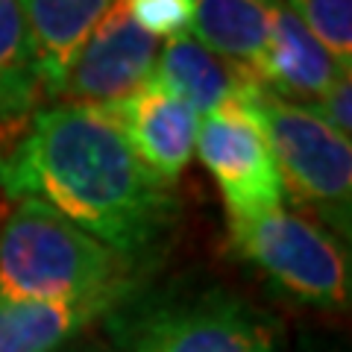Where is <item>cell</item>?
<instances>
[{"instance_id": "obj_1", "label": "cell", "mask_w": 352, "mask_h": 352, "mask_svg": "<svg viewBox=\"0 0 352 352\" xmlns=\"http://www.w3.org/2000/svg\"><path fill=\"white\" fill-rule=\"evenodd\" d=\"M0 185L9 197L53 208L132 267L153 261L176 220L173 191L97 109L59 103L32 112L3 159Z\"/></svg>"}, {"instance_id": "obj_2", "label": "cell", "mask_w": 352, "mask_h": 352, "mask_svg": "<svg viewBox=\"0 0 352 352\" xmlns=\"http://www.w3.org/2000/svg\"><path fill=\"white\" fill-rule=\"evenodd\" d=\"M135 267L71 220L21 200L0 226V296L30 302H126Z\"/></svg>"}, {"instance_id": "obj_3", "label": "cell", "mask_w": 352, "mask_h": 352, "mask_svg": "<svg viewBox=\"0 0 352 352\" xmlns=\"http://www.w3.org/2000/svg\"><path fill=\"white\" fill-rule=\"evenodd\" d=\"M109 317L115 352H282L270 317L223 288L170 294Z\"/></svg>"}, {"instance_id": "obj_4", "label": "cell", "mask_w": 352, "mask_h": 352, "mask_svg": "<svg viewBox=\"0 0 352 352\" xmlns=\"http://www.w3.org/2000/svg\"><path fill=\"white\" fill-rule=\"evenodd\" d=\"M232 247L296 300L317 308H346L349 256L323 226L285 206L250 217H229Z\"/></svg>"}, {"instance_id": "obj_5", "label": "cell", "mask_w": 352, "mask_h": 352, "mask_svg": "<svg viewBox=\"0 0 352 352\" xmlns=\"http://www.w3.org/2000/svg\"><path fill=\"white\" fill-rule=\"evenodd\" d=\"M258 115L276 159L282 191L314 208L335 232L349 235L352 208V147L349 138L329 129L311 109L258 91Z\"/></svg>"}, {"instance_id": "obj_6", "label": "cell", "mask_w": 352, "mask_h": 352, "mask_svg": "<svg viewBox=\"0 0 352 352\" xmlns=\"http://www.w3.org/2000/svg\"><path fill=\"white\" fill-rule=\"evenodd\" d=\"M247 85L197 124L194 153L217 182L229 217H250L285 200L267 129L258 115V91Z\"/></svg>"}, {"instance_id": "obj_7", "label": "cell", "mask_w": 352, "mask_h": 352, "mask_svg": "<svg viewBox=\"0 0 352 352\" xmlns=\"http://www.w3.org/2000/svg\"><path fill=\"white\" fill-rule=\"evenodd\" d=\"M159 41L129 18L126 0H115L76 53L53 100L82 109H109L153 82Z\"/></svg>"}, {"instance_id": "obj_8", "label": "cell", "mask_w": 352, "mask_h": 352, "mask_svg": "<svg viewBox=\"0 0 352 352\" xmlns=\"http://www.w3.org/2000/svg\"><path fill=\"white\" fill-rule=\"evenodd\" d=\"M97 112H103L118 126L135 159L159 182L173 188V182L182 176L194 156L200 120L191 109L173 94L162 91L156 82H150L126 100L109 109H97Z\"/></svg>"}, {"instance_id": "obj_9", "label": "cell", "mask_w": 352, "mask_h": 352, "mask_svg": "<svg viewBox=\"0 0 352 352\" xmlns=\"http://www.w3.org/2000/svg\"><path fill=\"white\" fill-rule=\"evenodd\" d=\"M344 74L326 47L308 32L294 12L282 6L273 15V27L267 36V47L258 65V82L276 97L296 106H311L329 91L338 76Z\"/></svg>"}, {"instance_id": "obj_10", "label": "cell", "mask_w": 352, "mask_h": 352, "mask_svg": "<svg viewBox=\"0 0 352 352\" xmlns=\"http://www.w3.org/2000/svg\"><path fill=\"white\" fill-rule=\"evenodd\" d=\"M27 21L41 91L56 97L76 53L115 0H18Z\"/></svg>"}, {"instance_id": "obj_11", "label": "cell", "mask_w": 352, "mask_h": 352, "mask_svg": "<svg viewBox=\"0 0 352 352\" xmlns=\"http://www.w3.org/2000/svg\"><path fill=\"white\" fill-rule=\"evenodd\" d=\"M279 0H194V36L206 50L258 82ZM261 85V82H258Z\"/></svg>"}, {"instance_id": "obj_12", "label": "cell", "mask_w": 352, "mask_h": 352, "mask_svg": "<svg viewBox=\"0 0 352 352\" xmlns=\"http://www.w3.org/2000/svg\"><path fill=\"white\" fill-rule=\"evenodd\" d=\"M153 82L162 91L182 100L194 115H208L235 97L241 88L258 85L252 76L235 71L229 62L206 50L191 36L170 38L162 47L153 71Z\"/></svg>"}, {"instance_id": "obj_13", "label": "cell", "mask_w": 352, "mask_h": 352, "mask_svg": "<svg viewBox=\"0 0 352 352\" xmlns=\"http://www.w3.org/2000/svg\"><path fill=\"white\" fill-rule=\"evenodd\" d=\"M124 305V302H120ZM115 302H30L0 296V352H56Z\"/></svg>"}, {"instance_id": "obj_14", "label": "cell", "mask_w": 352, "mask_h": 352, "mask_svg": "<svg viewBox=\"0 0 352 352\" xmlns=\"http://www.w3.org/2000/svg\"><path fill=\"white\" fill-rule=\"evenodd\" d=\"M41 82L18 0H0V118L32 115Z\"/></svg>"}, {"instance_id": "obj_15", "label": "cell", "mask_w": 352, "mask_h": 352, "mask_svg": "<svg viewBox=\"0 0 352 352\" xmlns=\"http://www.w3.org/2000/svg\"><path fill=\"white\" fill-rule=\"evenodd\" d=\"M340 71L352 68V0H282Z\"/></svg>"}, {"instance_id": "obj_16", "label": "cell", "mask_w": 352, "mask_h": 352, "mask_svg": "<svg viewBox=\"0 0 352 352\" xmlns=\"http://www.w3.org/2000/svg\"><path fill=\"white\" fill-rule=\"evenodd\" d=\"M129 18L153 38L188 36L194 24V0H126Z\"/></svg>"}, {"instance_id": "obj_17", "label": "cell", "mask_w": 352, "mask_h": 352, "mask_svg": "<svg viewBox=\"0 0 352 352\" xmlns=\"http://www.w3.org/2000/svg\"><path fill=\"white\" fill-rule=\"evenodd\" d=\"M308 109H311L329 129H335L338 135L349 138V132H352V80H349V71L340 74L338 80L329 85V91Z\"/></svg>"}, {"instance_id": "obj_18", "label": "cell", "mask_w": 352, "mask_h": 352, "mask_svg": "<svg viewBox=\"0 0 352 352\" xmlns=\"http://www.w3.org/2000/svg\"><path fill=\"white\" fill-rule=\"evenodd\" d=\"M56 352H62V349H56ZM65 352H109V349H65Z\"/></svg>"}, {"instance_id": "obj_19", "label": "cell", "mask_w": 352, "mask_h": 352, "mask_svg": "<svg viewBox=\"0 0 352 352\" xmlns=\"http://www.w3.org/2000/svg\"><path fill=\"white\" fill-rule=\"evenodd\" d=\"M0 168H3V156H0Z\"/></svg>"}]
</instances>
